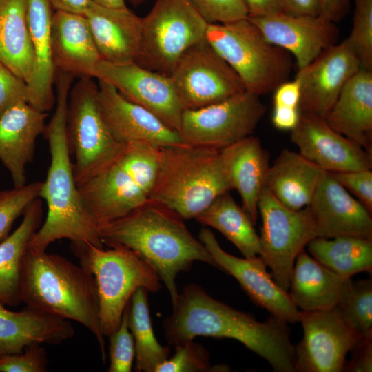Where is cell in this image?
I'll return each mask as SVG.
<instances>
[{"instance_id":"6da1fadb","label":"cell","mask_w":372,"mask_h":372,"mask_svg":"<svg viewBox=\"0 0 372 372\" xmlns=\"http://www.w3.org/2000/svg\"><path fill=\"white\" fill-rule=\"evenodd\" d=\"M163 322L165 337L176 346L197 336L238 340L266 360L276 372H295V347L287 323L271 316L265 322L214 298L196 284L178 293Z\"/></svg>"},{"instance_id":"7a4b0ae2","label":"cell","mask_w":372,"mask_h":372,"mask_svg":"<svg viewBox=\"0 0 372 372\" xmlns=\"http://www.w3.org/2000/svg\"><path fill=\"white\" fill-rule=\"evenodd\" d=\"M74 76L59 71L55 110L43 132L50 152V165L43 182L40 198L47 204L46 218L31 237L27 250L45 251L57 240L71 244L89 242L105 247L100 230L84 207L78 190L67 138V108Z\"/></svg>"},{"instance_id":"3957f363","label":"cell","mask_w":372,"mask_h":372,"mask_svg":"<svg viewBox=\"0 0 372 372\" xmlns=\"http://www.w3.org/2000/svg\"><path fill=\"white\" fill-rule=\"evenodd\" d=\"M184 220L173 210L149 199L101 228L100 236L104 245L125 247L149 262L165 284L173 304L179 293L176 280L180 272L188 270L195 261L218 268Z\"/></svg>"},{"instance_id":"277c9868","label":"cell","mask_w":372,"mask_h":372,"mask_svg":"<svg viewBox=\"0 0 372 372\" xmlns=\"http://www.w3.org/2000/svg\"><path fill=\"white\" fill-rule=\"evenodd\" d=\"M20 298L27 307L86 327L94 335L105 362L95 279L81 265L46 251L27 250L21 266Z\"/></svg>"},{"instance_id":"5b68a950","label":"cell","mask_w":372,"mask_h":372,"mask_svg":"<svg viewBox=\"0 0 372 372\" xmlns=\"http://www.w3.org/2000/svg\"><path fill=\"white\" fill-rule=\"evenodd\" d=\"M231 189L220 149L185 143L159 147L149 200L188 220L196 218Z\"/></svg>"},{"instance_id":"8992f818","label":"cell","mask_w":372,"mask_h":372,"mask_svg":"<svg viewBox=\"0 0 372 372\" xmlns=\"http://www.w3.org/2000/svg\"><path fill=\"white\" fill-rule=\"evenodd\" d=\"M80 265L96 282L103 333L108 337L118 327L134 291L141 287L156 293L162 287L155 269L134 251L121 245L96 247L72 244Z\"/></svg>"},{"instance_id":"52a82bcc","label":"cell","mask_w":372,"mask_h":372,"mask_svg":"<svg viewBox=\"0 0 372 372\" xmlns=\"http://www.w3.org/2000/svg\"><path fill=\"white\" fill-rule=\"evenodd\" d=\"M205 39L249 92L260 96L274 91L289 76L293 63L289 52L269 43L248 17L209 23Z\"/></svg>"},{"instance_id":"ba28073f","label":"cell","mask_w":372,"mask_h":372,"mask_svg":"<svg viewBox=\"0 0 372 372\" xmlns=\"http://www.w3.org/2000/svg\"><path fill=\"white\" fill-rule=\"evenodd\" d=\"M97 85L81 78L70 89L67 108V138L75 162L77 185L114 163L125 145L118 141L106 125L96 101Z\"/></svg>"},{"instance_id":"9c48e42d","label":"cell","mask_w":372,"mask_h":372,"mask_svg":"<svg viewBox=\"0 0 372 372\" xmlns=\"http://www.w3.org/2000/svg\"><path fill=\"white\" fill-rule=\"evenodd\" d=\"M208 23L189 0H156L142 17V43L136 63L169 76L182 54L205 38Z\"/></svg>"},{"instance_id":"30bf717a","label":"cell","mask_w":372,"mask_h":372,"mask_svg":"<svg viewBox=\"0 0 372 372\" xmlns=\"http://www.w3.org/2000/svg\"><path fill=\"white\" fill-rule=\"evenodd\" d=\"M266 112L247 90L221 102L183 110L178 133L184 143L220 149L252 135Z\"/></svg>"},{"instance_id":"8fae6325","label":"cell","mask_w":372,"mask_h":372,"mask_svg":"<svg viewBox=\"0 0 372 372\" xmlns=\"http://www.w3.org/2000/svg\"><path fill=\"white\" fill-rule=\"evenodd\" d=\"M258 211L262 220L259 256L276 282L289 292L296 259L315 238L309 217L304 208L296 211L284 206L265 187L259 196Z\"/></svg>"},{"instance_id":"7c38bea8","label":"cell","mask_w":372,"mask_h":372,"mask_svg":"<svg viewBox=\"0 0 372 372\" xmlns=\"http://www.w3.org/2000/svg\"><path fill=\"white\" fill-rule=\"evenodd\" d=\"M169 76L183 110L209 106L246 90L205 38L182 54Z\"/></svg>"},{"instance_id":"4fadbf2b","label":"cell","mask_w":372,"mask_h":372,"mask_svg":"<svg viewBox=\"0 0 372 372\" xmlns=\"http://www.w3.org/2000/svg\"><path fill=\"white\" fill-rule=\"evenodd\" d=\"M299 322L304 335L295 347L296 371H342L347 353L363 338L338 308L300 311Z\"/></svg>"},{"instance_id":"5bb4252c","label":"cell","mask_w":372,"mask_h":372,"mask_svg":"<svg viewBox=\"0 0 372 372\" xmlns=\"http://www.w3.org/2000/svg\"><path fill=\"white\" fill-rule=\"evenodd\" d=\"M92 77L111 84L127 99L147 109L178 132L183 109L169 76L136 63L114 64L101 60Z\"/></svg>"},{"instance_id":"9a60e30c","label":"cell","mask_w":372,"mask_h":372,"mask_svg":"<svg viewBox=\"0 0 372 372\" xmlns=\"http://www.w3.org/2000/svg\"><path fill=\"white\" fill-rule=\"evenodd\" d=\"M360 68L346 39L322 51L307 65L298 69L296 75L300 88V112L323 118Z\"/></svg>"},{"instance_id":"2e32d148","label":"cell","mask_w":372,"mask_h":372,"mask_svg":"<svg viewBox=\"0 0 372 372\" xmlns=\"http://www.w3.org/2000/svg\"><path fill=\"white\" fill-rule=\"evenodd\" d=\"M199 240L210 254L218 269L234 276L254 303L267 310L271 316L287 323L300 321V311L267 270L260 256L240 258L226 252L213 232L201 229Z\"/></svg>"},{"instance_id":"e0dca14e","label":"cell","mask_w":372,"mask_h":372,"mask_svg":"<svg viewBox=\"0 0 372 372\" xmlns=\"http://www.w3.org/2000/svg\"><path fill=\"white\" fill-rule=\"evenodd\" d=\"M315 238L350 236L372 239V218L365 207L322 170L312 198L304 207Z\"/></svg>"},{"instance_id":"ac0fdd59","label":"cell","mask_w":372,"mask_h":372,"mask_svg":"<svg viewBox=\"0 0 372 372\" xmlns=\"http://www.w3.org/2000/svg\"><path fill=\"white\" fill-rule=\"evenodd\" d=\"M119 157L77 185L82 203L99 230L143 205L152 191L122 165Z\"/></svg>"},{"instance_id":"d6986e66","label":"cell","mask_w":372,"mask_h":372,"mask_svg":"<svg viewBox=\"0 0 372 372\" xmlns=\"http://www.w3.org/2000/svg\"><path fill=\"white\" fill-rule=\"evenodd\" d=\"M290 138L299 153L322 170L335 173L372 168V154L335 131L322 117L300 113Z\"/></svg>"},{"instance_id":"ffe728a7","label":"cell","mask_w":372,"mask_h":372,"mask_svg":"<svg viewBox=\"0 0 372 372\" xmlns=\"http://www.w3.org/2000/svg\"><path fill=\"white\" fill-rule=\"evenodd\" d=\"M96 101L114 138L123 144L145 143L157 147L181 145L179 133L147 109L124 97L111 84L98 80Z\"/></svg>"},{"instance_id":"44dd1931","label":"cell","mask_w":372,"mask_h":372,"mask_svg":"<svg viewBox=\"0 0 372 372\" xmlns=\"http://www.w3.org/2000/svg\"><path fill=\"white\" fill-rule=\"evenodd\" d=\"M248 18L269 43L293 55L298 69L337 43L339 37L335 23L320 16H292L278 12Z\"/></svg>"},{"instance_id":"7402d4cb","label":"cell","mask_w":372,"mask_h":372,"mask_svg":"<svg viewBox=\"0 0 372 372\" xmlns=\"http://www.w3.org/2000/svg\"><path fill=\"white\" fill-rule=\"evenodd\" d=\"M101 60L136 63L142 43V18L127 7L107 8L90 1L85 12Z\"/></svg>"},{"instance_id":"603a6c76","label":"cell","mask_w":372,"mask_h":372,"mask_svg":"<svg viewBox=\"0 0 372 372\" xmlns=\"http://www.w3.org/2000/svg\"><path fill=\"white\" fill-rule=\"evenodd\" d=\"M47 116L21 102L0 116V161L9 171L14 187L26 183V166L33 159L37 137L45 131Z\"/></svg>"},{"instance_id":"cb8c5ba5","label":"cell","mask_w":372,"mask_h":372,"mask_svg":"<svg viewBox=\"0 0 372 372\" xmlns=\"http://www.w3.org/2000/svg\"><path fill=\"white\" fill-rule=\"evenodd\" d=\"M51 43L56 70L92 78L101 58L85 15L56 10L51 21Z\"/></svg>"},{"instance_id":"d4e9b609","label":"cell","mask_w":372,"mask_h":372,"mask_svg":"<svg viewBox=\"0 0 372 372\" xmlns=\"http://www.w3.org/2000/svg\"><path fill=\"white\" fill-rule=\"evenodd\" d=\"M74 334L68 320L27 306L13 311L0 303V356L21 353L32 344H57Z\"/></svg>"},{"instance_id":"484cf974","label":"cell","mask_w":372,"mask_h":372,"mask_svg":"<svg viewBox=\"0 0 372 372\" xmlns=\"http://www.w3.org/2000/svg\"><path fill=\"white\" fill-rule=\"evenodd\" d=\"M352 280L333 273L303 249L294 262L289 295L296 307L304 312L337 308Z\"/></svg>"},{"instance_id":"4316f807","label":"cell","mask_w":372,"mask_h":372,"mask_svg":"<svg viewBox=\"0 0 372 372\" xmlns=\"http://www.w3.org/2000/svg\"><path fill=\"white\" fill-rule=\"evenodd\" d=\"M323 118L335 131L372 154V70L360 68Z\"/></svg>"},{"instance_id":"83f0119b","label":"cell","mask_w":372,"mask_h":372,"mask_svg":"<svg viewBox=\"0 0 372 372\" xmlns=\"http://www.w3.org/2000/svg\"><path fill=\"white\" fill-rule=\"evenodd\" d=\"M232 189L237 190L243 209L255 224L258 203L265 187L269 154L258 138L252 135L220 149Z\"/></svg>"},{"instance_id":"f1b7e54d","label":"cell","mask_w":372,"mask_h":372,"mask_svg":"<svg viewBox=\"0 0 372 372\" xmlns=\"http://www.w3.org/2000/svg\"><path fill=\"white\" fill-rule=\"evenodd\" d=\"M52 17L48 0H27V19L35 59L34 74L28 84V103L43 112L50 111L56 101L53 92L56 69L52 55Z\"/></svg>"},{"instance_id":"f546056e","label":"cell","mask_w":372,"mask_h":372,"mask_svg":"<svg viewBox=\"0 0 372 372\" xmlns=\"http://www.w3.org/2000/svg\"><path fill=\"white\" fill-rule=\"evenodd\" d=\"M322 171L299 152L285 149L269 166L265 187L284 206L300 210L310 203Z\"/></svg>"},{"instance_id":"4dcf8cb0","label":"cell","mask_w":372,"mask_h":372,"mask_svg":"<svg viewBox=\"0 0 372 372\" xmlns=\"http://www.w3.org/2000/svg\"><path fill=\"white\" fill-rule=\"evenodd\" d=\"M0 61L27 85L35 67L27 19V0L0 1Z\"/></svg>"},{"instance_id":"1f68e13d","label":"cell","mask_w":372,"mask_h":372,"mask_svg":"<svg viewBox=\"0 0 372 372\" xmlns=\"http://www.w3.org/2000/svg\"><path fill=\"white\" fill-rule=\"evenodd\" d=\"M23 216L19 226L0 242V303L5 306L21 302L22 262L31 237L41 224L43 207L40 198L29 205Z\"/></svg>"},{"instance_id":"d6a6232c","label":"cell","mask_w":372,"mask_h":372,"mask_svg":"<svg viewBox=\"0 0 372 372\" xmlns=\"http://www.w3.org/2000/svg\"><path fill=\"white\" fill-rule=\"evenodd\" d=\"M307 246L315 260L342 278L371 273L372 239L350 236L315 238Z\"/></svg>"},{"instance_id":"836d02e7","label":"cell","mask_w":372,"mask_h":372,"mask_svg":"<svg viewBox=\"0 0 372 372\" xmlns=\"http://www.w3.org/2000/svg\"><path fill=\"white\" fill-rule=\"evenodd\" d=\"M195 219L220 231L245 258L259 256L260 238L254 229V223L229 192L218 197Z\"/></svg>"},{"instance_id":"e575fe53","label":"cell","mask_w":372,"mask_h":372,"mask_svg":"<svg viewBox=\"0 0 372 372\" xmlns=\"http://www.w3.org/2000/svg\"><path fill=\"white\" fill-rule=\"evenodd\" d=\"M148 291L141 287L131 297L128 309V327L135 347V371L155 372L170 353L168 346H162L154 333L149 315Z\"/></svg>"},{"instance_id":"d590c367","label":"cell","mask_w":372,"mask_h":372,"mask_svg":"<svg viewBox=\"0 0 372 372\" xmlns=\"http://www.w3.org/2000/svg\"><path fill=\"white\" fill-rule=\"evenodd\" d=\"M337 308L363 338H372L371 279L352 281Z\"/></svg>"},{"instance_id":"8d00e7d4","label":"cell","mask_w":372,"mask_h":372,"mask_svg":"<svg viewBox=\"0 0 372 372\" xmlns=\"http://www.w3.org/2000/svg\"><path fill=\"white\" fill-rule=\"evenodd\" d=\"M353 25L347 41L361 68L372 70V0H354Z\"/></svg>"},{"instance_id":"74e56055","label":"cell","mask_w":372,"mask_h":372,"mask_svg":"<svg viewBox=\"0 0 372 372\" xmlns=\"http://www.w3.org/2000/svg\"><path fill=\"white\" fill-rule=\"evenodd\" d=\"M43 182L35 181L21 187L0 191V242L5 239L12 224L29 205L40 198Z\"/></svg>"},{"instance_id":"f35d334b","label":"cell","mask_w":372,"mask_h":372,"mask_svg":"<svg viewBox=\"0 0 372 372\" xmlns=\"http://www.w3.org/2000/svg\"><path fill=\"white\" fill-rule=\"evenodd\" d=\"M175 347L174 354L158 365L155 372H205L214 369L209 352L201 344L190 340Z\"/></svg>"},{"instance_id":"ab89813d","label":"cell","mask_w":372,"mask_h":372,"mask_svg":"<svg viewBox=\"0 0 372 372\" xmlns=\"http://www.w3.org/2000/svg\"><path fill=\"white\" fill-rule=\"evenodd\" d=\"M128 309L127 304L121 323L112 333L110 338L109 372H130L135 358L134 341L128 327Z\"/></svg>"},{"instance_id":"60d3db41","label":"cell","mask_w":372,"mask_h":372,"mask_svg":"<svg viewBox=\"0 0 372 372\" xmlns=\"http://www.w3.org/2000/svg\"><path fill=\"white\" fill-rule=\"evenodd\" d=\"M208 23H225L247 18L243 0H189Z\"/></svg>"},{"instance_id":"b9f144b4","label":"cell","mask_w":372,"mask_h":372,"mask_svg":"<svg viewBox=\"0 0 372 372\" xmlns=\"http://www.w3.org/2000/svg\"><path fill=\"white\" fill-rule=\"evenodd\" d=\"M48 364L46 351L39 344L28 347L24 353L0 356L1 372H45Z\"/></svg>"},{"instance_id":"7bdbcfd3","label":"cell","mask_w":372,"mask_h":372,"mask_svg":"<svg viewBox=\"0 0 372 372\" xmlns=\"http://www.w3.org/2000/svg\"><path fill=\"white\" fill-rule=\"evenodd\" d=\"M27 83L0 61V116L13 105L28 103Z\"/></svg>"},{"instance_id":"ee69618b","label":"cell","mask_w":372,"mask_h":372,"mask_svg":"<svg viewBox=\"0 0 372 372\" xmlns=\"http://www.w3.org/2000/svg\"><path fill=\"white\" fill-rule=\"evenodd\" d=\"M332 173V172H331ZM335 179L372 213V171L362 169L332 173Z\"/></svg>"},{"instance_id":"f6af8a7d","label":"cell","mask_w":372,"mask_h":372,"mask_svg":"<svg viewBox=\"0 0 372 372\" xmlns=\"http://www.w3.org/2000/svg\"><path fill=\"white\" fill-rule=\"evenodd\" d=\"M351 358L346 360L342 371L371 372L372 370V338L361 339L351 350Z\"/></svg>"},{"instance_id":"bcb514c9","label":"cell","mask_w":372,"mask_h":372,"mask_svg":"<svg viewBox=\"0 0 372 372\" xmlns=\"http://www.w3.org/2000/svg\"><path fill=\"white\" fill-rule=\"evenodd\" d=\"M273 96L274 105L299 109L300 88L298 81L294 79L285 81L275 89Z\"/></svg>"},{"instance_id":"7dc6e473","label":"cell","mask_w":372,"mask_h":372,"mask_svg":"<svg viewBox=\"0 0 372 372\" xmlns=\"http://www.w3.org/2000/svg\"><path fill=\"white\" fill-rule=\"evenodd\" d=\"M282 12L292 16H318L322 0H280Z\"/></svg>"},{"instance_id":"c3c4849f","label":"cell","mask_w":372,"mask_h":372,"mask_svg":"<svg viewBox=\"0 0 372 372\" xmlns=\"http://www.w3.org/2000/svg\"><path fill=\"white\" fill-rule=\"evenodd\" d=\"M300 116L298 108L274 105L272 122L279 130H291L298 124Z\"/></svg>"},{"instance_id":"681fc988","label":"cell","mask_w":372,"mask_h":372,"mask_svg":"<svg viewBox=\"0 0 372 372\" xmlns=\"http://www.w3.org/2000/svg\"><path fill=\"white\" fill-rule=\"evenodd\" d=\"M249 17L269 15L282 12L280 0H243Z\"/></svg>"},{"instance_id":"f907efd6","label":"cell","mask_w":372,"mask_h":372,"mask_svg":"<svg viewBox=\"0 0 372 372\" xmlns=\"http://www.w3.org/2000/svg\"><path fill=\"white\" fill-rule=\"evenodd\" d=\"M351 0H322L320 17L332 22L341 19L346 13Z\"/></svg>"},{"instance_id":"816d5d0a","label":"cell","mask_w":372,"mask_h":372,"mask_svg":"<svg viewBox=\"0 0 372 372\" xmlns=\"http://www.w3.org/2000/svg\"><path fill=\"white\" fill-rule=\"evenodd\" d=\"M56 10L84 15L91 0H48Z\"/></svg>"},{"instance_id":"f5cc1de1","label":"cell","mask_w":372,"mask_h":372,"mask_svg":"<svg viewBox=\"0 0 372 372\" xmlns=\"http://www.w3.org/2000/svg\"><path fill=\"white\" fill-rule=\"evenodd\" d=\"M94 3L107 8L126 7L125 0H91Z\"/></svg>"},{"instance_id":"db71d44e","label":"cell","mask_w":372,"mask_h":372,"mask_svg":"<svg viewBox=\"0 0 372 372\" xmlns=\"http://www.w3.org/2000/svg\"><path fill=\"white\" fill-rule=\"evenodd\" d=\"M133 6H136L144 2L145 0H128Z\"/></svg>"},{"instance_id":"11a10c76","label":"cell","mask_w":372,"mask_h":372,"mask_svg":"<svg viewBox=\"0 0 372 372\" xmlns=\"http://www.w3.org/2000/svg\"><path fill=\"white\" fill-rule=\"evenodd\" d=\"M0 1H1V0H0Z\"/></svg>"}]
</instances>
